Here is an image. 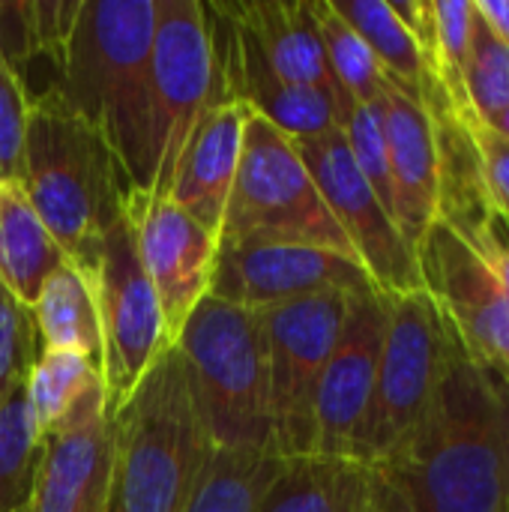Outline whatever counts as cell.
<instances>
[{
  "label": "cell",
  "mask_w": 509,
  "mask_h": 512,
  "mask_svg": "<svg viewBox=\"0 0 509 512\" xmlns=\"http://www.w3.org/2000/svg\"><path fill=\"white\" fill-rule=\"evenodd\" d=\"M354 294L327 291L255 309L267 345L273 441L282 459L315 456V396Z\"/></svg>",
  "instance_id": "cell-8"
},
{
  "label": "cell",
  "mask_w": 509,
  "mask_h": 512,
  "mask_svg": "<svg viewBox=\"0 0 509 512\" xmlns=\"http://www.w3.org/2000/svg\"><path fill=\"white\" fill-rule=\"evenodd\" d=\"M219 102L216 66L204 3L156 0V30L150 54V144L147 189L168 195L174 165L201 120Z\"/></svg>",
  "instance_id": "cell-7"
},
{
  "label": "cell",
  "mask_w": 509,
  "mask_h": 512,
  "mask_svg": "<svg viewBox=\"0 0 509 512\" xmlns=\"http://www.w3.org/2000/svg\"><path fill=\"white\" fill-rule=\"evenodd\" d=\"M219 102H240L252 114L273 123L291 141H306L336 129V99L330 93L285 81L252 27L240 15V3H204Z\"/></svg>",
  "instance_id": "cell-13"
},
{
  "label": "cell",
  "mask_w": 509,
  "mask_h": 512,
  "mask_svg": "<svg viewBox=\"0 0 509 512\" xmlns=\"http://www.w3.org/2000/svg\"><path fill=\"white\" fill-rule=\"evenodd\" d=\"M99 327H102V384L108 417L138 387L156 357L171 348L159 297L138 258L129 219L117 222L99 255L93 276Z\"/></svg>",
  "instance_id": "cell-10"
},
{
  "label": "cell",
  "mask_w": 509,
  "mask_h": 512,
  "mask_svg": "<svg viewBox=\"0 0 509 512\" xmlns=\"http://www.w3.org/2000/svg\"><path fill=\"white\" fill-rule=\"evenodd\" d=\"M375 468L405 512H507L509 375L471 357L447 327L420 420Z\"/></svg>",
  "instance_id": "cell-1"
},
{
  "label": "cell",
  "mask_w": 509,
  "mask_h": 512,
  "mask_svg": "<svg viewBox=\"0 0 509 512\" xmlns=\"http://www.w3.org/2000/svg\"><path fill=\"white\" fill-rule=\"evenodd\" d=\"M39 456L42 435L27 387H18L0 402V512H18L30 504Z\"/></svg>",
  "instance_id": "cell-28"
},
{
  "label": "cell",
  "mask_w": 509,
  "mask_h": 512,
  "mask_svg": "<svg viewBox=\"0 0 509 512\" xmlns=\"http://www.w3.org/2000/svg\"><path fill=\"white\" fill-rule=\"evenodd\" d=\"M294 144L375 288L390 297L423 291L417 252L408 246L399 225L354 165L342 129L336 126Z\"/></svg>",
  "instance_id": "cell-11"
},
{
  "label": "cell",
  "mask_w": 509,
  "mask_h": 512,
  "mask_svg": "<svg viewBox=\"0 0 509 512\" xmlns=\"http://www.w3.org/2000/svg\"><path fill=\"white\" fill-rule=\"evenodd\" d=\"M489 129H495V132H501V135H507L509 138V105L501 111V114H495L489 123H486Z\"/></svg>",
  "instance_id": "cell-35"
},
{
  "label": "cell",
  "mask_w": 509,
  "mask_h": 512,
  "mask_svg": "<svg viewBox=\"0 0 509 512\" xmlns=\"http://www.w3.org/2000/svg\"><path fill=\"white\" fill-rule=\"evenodd\" d=\"M39 333L33 321V309L21 303L0 282V402L27 384V375L39 357Z\"/></svg>",
  "instance_id": "cell-30"
},
{
  "label": "cell",
  "mask_w": 509,
  "mask_h": 512,
  "mask_svg": "<svg viewBox=\"0 0 509 512\" xmlns=\"http://www.w3.org/2000/svg\"><path fill=\"white\" fill-rule=\"evenodd\" d=\"M327 291L363 294L378 288L360 261L333 249L231 237H222L216 246L210 294L225 303L267 309Z\"/></svg>",
  "instance_id": "cell-12"
},
{
  "label": "cell",
  "mask_w": 509,
  "mask_h": 512,
  "mask_svg": "<svg viewBox=\"0 0 509 512\" xmlns=\"http://www.w3.org/2000/svg\"><path fill=\"white\" fill-rule=\"evenodd\" d=\"M18 512H27V507H24V510H18Z\"/></svg>",
  "instance_id": "cell-36"
},
{
  "label": "cell",
  "mask_w": 509,
  "mask_h": 512,
  "mask_svg": "<svg viewBox=\"0 0 509 512\" xmlns=\"http://www.w3.org/2000/svg\"><path fill=\"white\" fill-rule=\"evenodd\" d=\"M111 426L114 492L108 512H183L210 441L174 345L111 414Z\"/></svg>",
  "instance_id": "cell-4"
},
{
  "label": "cell",
  "mask_w": 509,
  "mask_h": 512,
  "mask_svg": "<svg viewBox=\"0 0 509 512\" xmlns=\"http://www.w3.org/2000/svg\"><path fill=\"white\" fill-rule=\"evenodd\" d=\"M330 6L369 45L390 87L420 105H426L432 96H444L426 66L417 39L408 33L387 0H330Z\"/></svg>",
  "instance_id": "cell-23"
},
{
  "label": "cell",
  "mask_w": 509,
  "mask_h": 512,
  "mask_svg": "<svg viewBox=\"0 0 509 512\" xmlns=\"http://www.w3.org/2000/svg\"><path fill=\"white\" fill-rule=\"evenodd\" d=\"M474 9L509 48V0H474Z\"/></svg>",
  "instance_id": "cell-34"
},
{
  "label": "cell",
  "mask_w": 509,
  "mask_h": 512,
  "mask_svg": "<svg viewBox=\"0 0 509 512\" xmlns=\"http://www.w3.org/2000/svg\"><path fill=\"white\" fill-rule=\"evenodd\" d=\"M24 387H27V402L33 408L39 435L45 441L60 426H66V420L75 414V408L87 399L90 390L105 387V384H102L99 363L90 360L87 354L42 348Z\"/></svg>",
  "instance_id": "cell-26"
},
{
  "label": "cell",
  "mask_w": 509,
  "mask_h": 512,
  "mask_svg": "<svg viewBox=\"0 0 509 512\" xmlns=\"http://www.w3.org/2000/svg\"><path fill=\"white\" fill-rule=\"evenodd\" d=\"M240 15L285 81L330 93L336 99V111L345 102H354L336 87L330 75L321 30L309 0H243Z\"/></svg>",
  "instance_id": "cell-21"
},
{
  "label": "cell",
  "mask_w": 509,
  "mask_h": 512,
  "mask_svg": "<svg viewBox=\"0 0 509 512\" xmlns=\"http://www.w3.org/2000/svg\"><path fill=\"white\" fill-rule=\"evenodd\" d=\"M153 30L156 0H84L51 84L105 135L138 192L147 189Z\"/></svg>",
  "instance_id": "cell-3"
},
{
  "label": "cell",
  "mask_w": 509,
  "mask_h": 512,
  "mask_svg": "<svg viewBox=\"0 0 509 512\" xmlns=\"http://www.w3.org/2000/svg\"><path fill=\"white\" fill-rule=\"evenodd\" d=\"M282 465L279 453L210 447L183 512H258Z\"/></svg>",
  "instance_id": "cell-25"
},
{
  "label": "cell",
  "mask_w": 509,
  "mask_h": 512,
  "mask_svg": "<svg viewBox=\"0 0 509 512\" xmlns=\"http://www.w3.org/2000/svg\"><path fill=\"white\" fill-rule=\"evenodd\" d=\"M174 348L210 447L276 453L258 312L207 294L177 333Z\"/></svg>",
  "instance_id": "cell-5"
},
{
  "label": "cell",
  "mask_w": 509,
  "mask_h": 512,
  "mask_svg": "<svg viewBox=\"0 0 509 512\" xmlns=\"http://www.w3.org/2000/svg\"><path fill=\"white\" fill-rule=\"evenodd\" d=\"M258 512H405V507L375 465L291 456Z\"/></svg>",
  "instance_id": "cell-20"
},
{
  "label": "cell",
  "mask_w": 509,
  "mask_h": 512,
  "mask_svg": "<svg viewBox=\"0 0 509 512\" xmlns=\"http://www.w3.org/2000/svg\"><path fill=\"white\" fill-rule=\"evenodd\" d=\"M249 108L213 102L195 123L168 183V198L219 240L234 189Z\"/></svg>",
  "instance_id": "cell-18"
},
{
  "label": "cell",
  "mask_w": 509,
  "mask_h": 512,
  "mask_svg": "<svg viewBox=\"0 0 509 512\" xmlns=\"http://www.w3.org/2000/svg\"><path fill=\"white\" fill-rule=\"evenodd\" d=\"M312 15L321 30L324 54L336 87L357 105H375L390 90L384 69L378 66L369 45L354 33V27L330 6V0H309Z\"/></svg>",
  "instance_id": "cell-27"
},
{
  "label": "cell",
  "mask_w": 509,
  "mask_h": 512,
  "mask_svg": "<svg viewBox=\"0 0 509 512\" xmlns=\"http://www.w3.org/2000/svg\"><path fill=\"white\" fill-rule=\"evenodd\" d=\"M63 264V249L30 207L24 189L0 180V282L33 306L42 282Z\"/></svg>",
  "instance_id": "cell-22"
},
{
  "label": "cell",
  "mask_w": 509,
  "mask_h": 512,
  "mask_svg": "<svg viewBox=\"0 0 509 512\" xmlns=\"http://www.w3.org/2000/svg\"><path fill=\"white\" fill-rule=\"evenodd\" d=\"M126 219L132 225L138 258L153 282L165 330L174 345L195 306L210 294L219 240L168 195L156 192L132 189L126 201Z\"/></svg>",
  "instance_id": "cell-15"
},
{
  "label": "cell",
  "mask_w": 509,
  "mask_h": 512,
  "mask_svg": "<svg viewBox=\"0 0 509 512\" xmlns=\"http://www.w3.org/2000/svg\"><path fill=\"white\" fill-rule=\"evenodd\" d=\"M30 93L12 66L0 57V180L21 186V153Z\"/></svg>",
  "instance_id": "cell-31"
},
{
  "label": "cell",
  "mask_w": 509,
  "mask_h": 512,
  "mask_svg": "<svg viewBox=\"0 0 509 512\" xmlns=\"http://www.w3.org/2000/svg\"><path fill=\"white\" fill-rule=\"evenodd\" d=\"M282 240L333 249L357 261L348 237L321 198L297 144L249 111L243 153L219 240Z\"/></svg>",
  "instance_id": "cell-6"
},
{
  "label": "cell",
  "mask_w": 509,
  "mask_h": 512,
  "mask_svg": "<svg viewBox=\"0 0 509 512\" xmlns=\"http://www.w3.org/2000/svg\"><path fill=\"white\" fill-rule=\"evenodd\" d=\"M465 132L477 159L483 192L492 210L509 222V138L489 129L486 123H468Z\"/></svg>",
  "instance_id": "cell-32"
},
{
  "label": "cell",
  "mask_w": 509,
  "mask_h": 512,
  "mask_svg": "<svg viewBox=\"0 0 509 512\" xmlns=\"http://www.w3.org/2000/svg\"><path fill=\"white\" fill-rule=\"evenodd\" d=\"M381 117L393 180V219L408 246L417 252L423 234L438 219L441 159L435 126L429 111L396 87L384 93Z\"/></svg>",
  "instance_id": "cell-19"
},
{
  "label": "cell",
  "mask_w": 509,
  "mask_h": 512,
  "mask_svg": "<svg viewBox=\"0 0 509 512\" xmlns=\"http://www.w3.org/2000/svg\"><path fill=\"white\" fill-rule=\"evenodd\" d=\"M507 512H509V504H507Z\"/></svg>",
  "instance_id": "cell-37"
},
{
  "label": "cell",
  "mask_w": 509,
  "mask_h": 512,
  "mask_svg": "<svg viewBox=\"0 0 509 512\" xmlns=\"http://www.w3.org/2000/svg\"><path fill=\"white\" fill-rule=\"evenodd\" d=\"M114 492V426L105 387L42 441L27 512H108Z\"/></svg>",
  "instance_id": "cell-17"
},
{
  "label": "cell",
  "mask_w": 509,
  "mask_h": 512,
  "mask_svg": "<svg viewBox=\"0 0 509 512\" xmlns=\"http://www.w3.org/2000/svg\"><path fill=\"white\" fill-rule=\"evenodd\" d=\"M21 189L66 261L93 282L108 231L126 219L132 186L105 135L57 87L30 96Z\"/></svg>",
  "instance_id": "cell-2"
},
{
  "label": "cell",
  "mask_w": 509,
  "mask_h": 512,
  "mask_svg": "<svg viewBox=\"0 0 509 512\" xmlns=\"http://www.w3.org/2000/svg\"><path fill=\"white\" fill-rule=\"evenodd\" d=\"M0 57L18 78L24 63L39 57L33 0H0Z\"/></svg>",
  "instance_id": "cell-33"
},
{
  "label": "cell",
  "mask_w": 509,
  "mask_h": 512,
  "mask_svg": "<svg viewBox=\"0 0 509 512\" xmlns=\"http://www.w3.org/2000/svg\"><path fill=\"white\" fill-rule=\"evenodd\" d=\"M423 291L471 357L509 375V297L480 255L441 219L417 246Z\"/></svg>",
  "instance_id": "cell-14"
},
{
  "label": "cell",
  "mask_w": 509,
  "mask_h": 512,
  "mask_svg": "<svg viewBox=\"0 0 509 512\" xmlns=\"http://www.w3.org/2000/svg\"><path fill=\"white\" fill-rule=\"evenodd\" d=\"M33 321L42 348L81 351L102 369V327L96 309V291L78 267L69 261L57 267L33 300Z\"/></svg>",
  "instance_id": "cell-24"
},
{
  "label": "cell",
  "mask_w": 509,
  "mask_h": 512,
  "mask_svg": "<svg viewBox=\"0 0 509 512\" xmlns=\"http://www.w3.org/2000/svg\"><path fill=\"white\" fill-rule=\"evenodd\" d=\"M447 324L426 291L390 297L387 333L366 420L354 441L357 462L378 465L420 420L441 369Z\"/></svg>",
  "instance_id": "cell-9"
},
{
  "label": "cell",
  "mask_w": 509,
  "mask_h": 512,
  "mask_svg": "<svg viewBox=\"0 0 509 512\" xmlns=\"http://www.w3.org/2000/svg\"><path fill=\"white\" fill-rule=\"evenodd\" d=\"M387 333V294L363 291L351 297L339 342L324 366L315 396V456L351 459L366 420L381 348Z\"/></svg>",
  "instance_id": "cell-16"
},
{
  "label": "cell",
  "mask_w": 509,
  "mask_h": 512,
  "mask_svg": "<svg viewBox=\"0 0 509 512\" xmlns=\"http://www.w3.org/2000/svg\"><path fill=\"white\" fill-rule=\"evenodd\" d=\"M465 90L480 123H489L509 105V48L477 15V9L465 60Z\"/></svg>",
  "instance_id": "cell-29"
}]
</instances>
